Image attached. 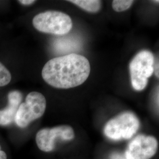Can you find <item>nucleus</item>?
Listing matches in <instances>:
<instances>
[{
	"mask_svg": "<svg viewBox=\"0 0 159 159\" xmlns=\"http://www.w3.org/2000/svg\"><path fill=\"white\" fill-rule=\"evenodd\" d=\"M90 73L89 60L81 55L73 53L49 60L43 68L42 77L53 87L67 89L82 84Z\"/></svg>",
	"mask_w": 159,
	"mask_h": 159,
	"instance_id": "1",
	"label": "nucleus"
},
{
	"mask_svg": "<svg viewBox=\"0 0 159 159\" xmlns=\"http://www.w3.org/2000/svg\"><path fill=\"white\" fill-rule=\"evenodd\" d=\"M33 24L40 32L57 35L67 34L73 27L71 18L57 11H47L37 14L33 20Z\"/></svg>",
	"mask_w": 159,
	"mask_h": 159,
	"instance_id": "2",
	"label": "nucleus"
},
{
	"mask_svg": "<svg viewBox=\"0 0 159 159\" xmlns=\"http://www.w3.org/2000/svg\"><path fill=\"white\" fill-rule=\"evenodd\" d=\"M140 127L139 120L130 111H126L110 120L104 126V133L113 140L130 139Z\"/></svg>",
	"mask_w": 159,
	"mask_h": 159,
	"instance_id": "3",
	"label": "nucleus"
},
{
	"mask_svg": "<svg viewBox=\"0 0 159 159\" xmlns=\"http://www.w3.org/2000/svg\"><path fill=\"white\" fill-rule=\"evenodd\" d=\"M46 100L41 93L37 91L30 93L25 102L20 104L14 121L18 127L24 129L33 121L40 118L46 110Z\"/></svg>",
	"mask_w": 159,
	"mask_h": 159,
	"instance_id": "4",
	"label": "nucleus"
},
{
	"mask_svg": "<svg viewBox=\"0 0 159 159\" xmlns=\"http://www.w3.org/2000/svg\"><path fill=\"white\" fill-rule=\"evenodd\" d=\"M154 58L148 50L139 52L130 63L131 84L134 90L142 91L148 85V79L154 72Z\"/></svg>",
	"mask_w": 159,
	"mask_h": 159,
	"instance_id": "5",
	"label": "nucleus"
},
{
	"mask_svg": "<svg viewBox=\"0 0 159 159\" xmlns=\"http://www.w3.org/2000/svg\"><path fill=\"white\" fill-rule=\"evenodd\" d=\"M74 130L71 127L59 125L41 129L36 134L35 141L40 150L44 152H50L55 149L58 141H71L74 139Z\"/></svg>",
	"mask_w": 159,
	"mask_h": 159,
	"instance_id": "6",
	"label": "nucleus"
},
{
	"mask_svg": "<svg viewBox=\"0 0 159 159\" xmlns=\"http://www.w3.org/2000/svg\"><path fill=\"white\" fill-rule=\"evenodd\" d=\"M157 148L158 142L154 137L139 134L129 143L125 156L126 159H150Z\"/></svg>",
	"mask_w": 159,
	"mask_h": 159,
	"instance_id": "7",
	"label": "nucleus"
},
{
	"mask_svg": "<svg viewBox=\"0 0 159 159\" xmlns=\"http://www.w3.org/2000/svg\"><path fill=\"white\" fill-rule=\"evenodd\" d=\"M23 99L20 91L13 90L8 94V105L0 110V125H8L14 121L17 110Z\"/></svg>",
	"mask_w": 159,
	"mask_h": 159,
	"instance_id": "8",
	"label": "nucleus"
},
{
	"mask_svg": "<svg viewBox=\"0 0 159 159\" xmlns=\"http://www.w3.org/2000/svg\"><path fill=\"white\" fill-rule=\"evenodd\" d=\"M68 1L90 12L98 11L102 6V2L98 0H71Z\"/></svg>",
	"mask_w": 159,
	"mask_h": 159,
	"instance_id": "9",
	"label": "nucleus"
},
{
	"mask_svg": "<svg viewBox=\"0 0 159 159\" xmlns=\"http://www.w3.org/2000/svg\"><path fill=\"white\" fill-rule=\"evenodd\" d=\"M133 2V1L130 0H114L112 3V7L116 11H124L128 10Z\"/></svg>",
	"mask_w": 159,
	"mask_h": 159,
	"instance_id": "10",
	"label": "nucleus"
},
{
	"mask_svg": "<svg viewBox=\"0 0 159 159\" xmlns=\"http://www.w3.org/2000/svg\"><path fill=\"white\" fill-rule=\"evenodd\" d=\"M11 80V74L8 70L0 62V87L8 84Z\"/></svg>",
	"mask_w": 159,
	"mask_h": 159,
	"instance_id": "11",
	"label": "nucleus"
},
{
	"mask_svg": "<svg viewBox=\"0 0 159 159\" xmlns=\"http://www.w3.org/2000/svg\"><path fill=\"white\" fill-rule=\"evenodd\" d=\"M111 159H126L125 156L122 154L114 153L111 155Z\"/></svg>",
	"mask_w": 159,
	"mask_h": 159,
	"instance_id": "12",
	"label": "nucleus"
},
{
	"mask_svg": "<svg viewBox=\"0 0 159 159\" xmlns=\"http://www.w3.org/2000/svg\"><path fill=\"white\" fill-rule=\"evenodd\" d=\"M35 2V1H33V0H20L19 1V2H20L23 5H26V6L31 5L34 3Z\"/></svg>",
	"mask_w": 159,
	"mask_h": 159,
	"instance_id": "13",
	"label": "nucleus"
},
{
	"mask_svg": "<svg viewBox=\"0 0 159 159\" xmlns=\"http://www.w3.org/2000/svg\"><path fill=\"white\" fill-rule=\"evenodd\" d=\"M0 159H7V156L5 152L1 150V147L0 146Z\"/></svg>",
	"mask_w": 159,
	"mask_h": 159,
	"instance_id": "14",
	"label": "nucleus"
},
{
	"mask_svg": "<svg viewBox=\"0 0 159 159\" xmlns=\"http://www.w3.org/2000/svg\"><path fill=\"white\" fill-rule=\"evenodd\" d=\"M154 71H155V74L157 76V77L159 78V63L158 62L156 64L155 67H154Z\"/></svg>",
	"mask_w": 159,
	"mask_h": 159,
	"instance_id": "15",
	"label": "nucleus"
}]
</instances>
